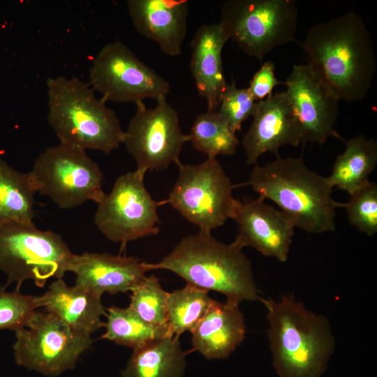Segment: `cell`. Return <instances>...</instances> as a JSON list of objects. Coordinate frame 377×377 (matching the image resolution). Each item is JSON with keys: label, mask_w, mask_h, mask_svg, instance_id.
Instances as JSON below:
<instances>
[{"label": "cell", "mask_w": 377, "mask_h": 377, "mask_svg": "<svg viewBox=\"0 0 377 377\" xmlns=\"http://www.w3.org/2000/svg\"><path fill=\"white\" fill-rule=\"evenodd\" d=\"M235 186H250L274 202L295 228L314 234L335 229L341 203L334 200L326 177L310 170L302 157L278 156L265 165H256L249 179Z\"/></svg>", "instance_id": "cell-3"}, {"label": "cell", "mask_w": 377, "mask_h": 377, "mask_svg": "<svg viewBox=\"0 0 377 377\" xmlns=\"http://www.w3.org/2000/svg\"><path fill=\"white\" fill-rule=\"evenodd\" d=\"M36 193L29 172L15 170L0 158V223L32 222Z\"/></svg>", "instance_id": "cell-24"}, {"label": "cell", "mask_w": 377, "mask_h": 377, "mask_svg": "<svg viewBox=\"0 0 377 377\" xmlns=\"http://www.w3.org/2000/svg\"><path fill=\"white\" fill-rule=\"evenodd\" d=\"M0 285V330H15L23 327L38 308L37 296L8 292Z\"/></svg>", "instance_id": "cell-31"}, {"label": "cell", "mask_w": 377, "mask_h": 377, "mask_svg": "<svg viewBox=\"0 0 377 377\" xmlns=\"http://www.w3.org/2000/svg\"><path fill=\"white\" fill-rule=\"evenodd\" d=\"M344 142L345 150L337 156L326 178L332 188L350 195L369 182V176L377 165V142L363 135Z\"/></svg>", "instance_id": "cell-23"}, {"label": "cell", "mask_w": 377, "mask_h": 377, "mask_svg": "<svg viewBox=\"0 0 377 377\" xmlns=\"http://www.w3.org/2000/svg\"><path fill=\"white\" fill-rule=\"evenodd\" d=\"M300 45L307 64L339 101L364 98L377 62L369 31L361 16L350 11L316 24Z\"/></svg>", "instance_id": "cell-1"}, {"label": "cell", "mask_w": 377, "mask_h": 377, "mask_svg": "<svg viewBox=\"0 0 377 377\" xmlns=\"http://www.w3.org/2000/svg\"><path fill=\"white\" fill-rule=\"evenodd\" d=\"M106 330L101 338L132 348L153 340L175 335L168 325H157L142 320L131 308L107 309Z\"/></svg>", "instance_id": "cell-25"}, {"label": "cell", "mask_w": 377, "mask_h": 377, "mask_svg": "<svg viewBox=\"0 0 377 377\" xmlns=\"http://www.w3.org/2000/svg\"><path fill=\"white\" fill-rule=\"evenodd\" d=\"M37 193L61 209L87 201L98 203L105 195L98 165L77 147L59 142L46 148L29 171Z\"/></svg>", "instance_id": "cell-8"}, {"label": "cell", "mask_w": 377, "mask_h": 377, "mask_svg": "<svg viewBox=\"0 0 377 377\" xmlns=\"http://www.w3.org/2000/svg\"><path fill=\"white\" fill-rule=\"evenodd\" d=\"M239 305L215 300L191 332L194 350L208 360L228 357L245 339L244 317Z\"/></svg>", "instance_id": "cell-21"}, {"label": "cell", "mask_w": 377, "mask_h": 377, "mask_svg": "<svg viewBox=\"0 0 377 377\" xmlns=\"http://www.w3.org/2000/svg\"><path fill=\"white\" fill-rule=\"evenodd\" d=\"M88 84L105 102L135 104L166 96L170 89L165 79L120 41L108 43L99 50L89 68Z\"/></svg>", "instance_id": "cell-12"}, {"label": "cell", "mask_w": 377, "mask_h": 377, "mask_svg": "<svg viewBox=\"0 0 377 377\" xmlns=\"http://www.w3.org/2000/svg\"><path fill=\"white\" fill-rule=\"evenodd\" d=\"M131 292L129 307L142 320L154 325H168V293L163 289L157 277L146 276Z\"/></svg>", "instance_id": "cell-28"}, {"label": "cell", "mask_w": 377, "mask_h": 377, "mask_svg": "<svg viewBox=\"0 0 377 377\" xmlns=\"http://www.w3.org/2000/svg\"><path fill=\"white\" fill-rule=\"evenodd\" d=\"M185 353L179 337L170 335L133 348L122 377H182Z\"/></svg>", "instance_id": "cell-22"}, {"label": "cell", "mask_w": 377, "mask_h": 377, "mask_svg": "<svg viewBox=\"0 0 377 377\" xmlns=\"http://www.w3.org/2000/svg\"><path fill=\"white\" fill-rule=\"evenodd\" d=\"M188 138L193 147L209 158L232 155L239 145L236 133L216 111H207L198 115Z\"/></svg>", "instance_id": "cell-27"}, {"label": "cell", "mask_w": 377, "mask_h": 377, "mask_svg": "<svg viewBox=\"0 0 377 377\" xmlns=\"http://www.w3.org/2000/svg\"><path fill=\"white\" fill-rule=\"evenodd\" d=\"M208 292L187 283L168 293V323L173 334L191 332L197 326L215 302Z\"/></svg>", "instance_id": "cell-26"}, {"label": "cell", "mask_w": 377, "mask_h": 377, "mask_svg": "<svg viewBox=\"0 0 377 377\" xmlns=\"http://www.w3.org/2000/svg\"><path fill=\"white\" fill-rule=\"evenodd\" d=\"M232 219L238 225L233 242L237 246H251L281 263L287 260L295 226L280 209L267 205L265 198L238 200Z\"/></svg>", "instance_id": "cell-15"}, {"label": "cell", "mask_w": 377, "mask_h": 377, "mask_svg": "<svg viewBox=\"0 0 377 377\" xmlns=\"http://www.w3.org/2000/svg\"><path fill=\"white\" fill-rule=\"evenodd\" d=\"M178 178L167 199L186 220L200 231L209 232L232 219L237 201L236 187L216 158L197 165L180 162Z\"/></svg>", "instance_id": "cell-9"}, {"label": "cell", "mask_w": 377, "mask_h": 377, "mask_svg": "<svg viewBox=\"0 0 377 377\" xmlns=\"http://www.w3.org/2000/svg\"><path fill=\"white\" fill-rule=\"evenodd\" d=\"M274 72V64L266 61L253 75L247 88L256 101L258 102L270 96L276 85L283 84L277 80Z\"/></svg>", "instance_id": "cell-32"}, {"label": "cell", "mask_w": 377, "mask_h": 377, "mask_svg": "<svg viewBox=\"0 0 377 377\" xmlns=\"http://www.w3.org/2000/svg\"><path fill=\"white\" fill-rule=\"evenodd\" d=\"M156 105L147 108L136 103V111L124 131L123 144L145 172L167 168L179 163V157L188 135L182 133L178 114L163 96Z\"/></svg>", "instance_id": "cell-13"}, {"label": "cell", "mask_w": 377, "mask_h": 377, "mask_svg": "<svg viewBox=\"0 0 377 377\" xmlns=\"http://www.w3.org/2000/svg\"><path fill=\"white\" fill-rule=\"evenodd\" d=\"M219 23L228 39L261 61L276 47L296 40L298 8L293 0H228Z\"/></svg>", "instance_id": "cell-7"}, {"label": "cell", "mask_w": 377, "mask_h": 377, "mask_svg": "<svg viewBox=\"0 0 377 377\" xmlns=\"http://www.w3.org/2000/svg\"><path fill=\"white\" fill-rule=\"evenodd\" d=\"M129 16L137 31L155 42L165 54L182 52L186 36L188 2L186 0H128Z\"/></svg>", "instance_id": "cell-18"}, {"label": "cell", "mask_w": 377, "mask_h": 377, "mask_svg": "<svg viewBox=\"0 0 377 377\" xmlns=\"http://www.w3.org/2000/svg\"><path fill=\"white\" fill-rule=\"evenodd\" d=\"M283 84L301 137L323 145L330 137L345 141L334 129L339 100L310 66L294 64Z\"/></svg>", "instance_id": "cell-14"}, {"label": "cell", "mask_w": 377, "mask_h": 377, "mask_svg": "<svg viewBox=\"0 0 377 377\" xmlns=\"http://www.w3.org/2000/svg\"><path fill=\"white\" fill-rule=\"evenodd\" d=\"M349 222L360 232L373 236L377 233V184L369 182L350 195L349 201L341 203Z\"/></svg>", "instance_id": "cell-29"}, {"label": "cell", "mask_w": 377, "mask_h": 377, "mask_svg": "<svg viewBox=\"0 0 377 377\" xmlns=\"http://www.w3.org/2000/svg\"><path fill=\"white\" fill-rule=\"evenodd\" d=\"M47 121L59 142L109 154L123 143L124 131L115 112L76 77L47 80Z\"/></svg>", "instance_id": "cell-5"}, {"label": "cell", "mask_w": 377, "mask_h": 377, "mask_svg": "<svg viewBox=\"0 0 377 377\" xmlns=\"http://www.w3.org/2000/svg\"><path fill=\"white\" fill-rule=\"evenodd\" d=\"M148 271L147 263L134 257L89 252L75 254L69 269L75 285L101 295L131 291Z\"/></svg>", "instance_id": "cell-17"}, {"label": "cell", "mask_w": 377, "mask_h": 377, "mask_svg": "<svg viewBox=\"0 0 377 377\" xmlns=\"http://www.w3.org/2000/svg\"><path fill=\"white\" fill-rule=\"evenodd\" d=\"M257 105L248 88H239L235 82L227 84L216 110L219 115L236 133L249 117L253 116Z\"/></svg>", "instance_id": "cell-30"}, {"label": "cell", "mask_w": 377, "mask_h": 377, "mask_svg": "<svg viewBox=\"0 0 377 377\" xmlns=\"http://www.w3.org/2000/svg\"><path fill=\"white\" fill-rule=\"evenodd\" d=\"M102 295L81 286H68L63 279L52 282L48 290L37 296L39 307L54 315L73 331L84 335L104 326L101 317L106 315Z\"/></svg>", "instance_id": "cell-20"}, {"label": "cell", "mask_w": 377, "mask_h": 377, "mask_svg": "<svg viewBox=\"0 0 377 377\" xmlns=\"http://www.w3.org/2000/svg\"><path fill=\"white\" fill-rule=\"evenodd\" d=\"M242 146L247 164L256 163L266 152L279 156V149L301 144L300 130L286 91L272 94L257 102Z\"/></svg>", "instance_id": "cell-16"}, {"label": "cell", "mask_w": 377, "mask_h": 377, "mask_svg": "<svg viewBox=\"0 0 377 377\" xmlns=\"http://www.w3.org/2000/svg\"><path fill=\"white\" fill-rule=\"evenodd\" d=\"M267 309L272 363L280 377H322L335 348L329 320L293 295L259 300Z\"/></svg>", "instance_id": "cell-2"}, {"label": "cell", "mask_w": 377, "mask_h": 377, "mask_svg": "<svg viewBox=\"0 0 377 377\" xmlns=\"http://www.w3.org/2000/svg\"><path fill=\"white\" fill-rule=\"evenodd\" d=\"M228 38L220 23L203 24L191 40L190 68L199 95L207 104V111H216L227 84L222 51Z\"/></svg>", "instance_id": "cell-19"}, {"label": "cell", "mask_w": 377, "mask_h": 377, "mask_svg": "<svg viewBox=\"0 0 377 377\" xmlns=\"http://www.w3.org/2000/svg\"><path fill=\"white\" fill-rule=\"evenodd\" d=\"M145 173L136 169L120 175L97 203L95 225L107 239L121 246L159 232L157 210L168 202L151 198L145 185Z\"/></svg>", "instance_id": "cell-11"}, {"label": "cell", "mask_w": 377, "mask_h": 377, "mask_svg": "<svg viewBox=\"0 0 377 377\" xmlns=\"http://www.w3.org/2000/svg\"><path fill=\"white\" fill-rule=\"evenodd\" d=\"M152 269H166L188 284L219 292L226 301L240 304L259 300L251 261L235 243L225 244L209 232L199 231L182 238Z\"/></svg>", "instance_id": "cell-4"}, {"label": "cell", "mask_w": 377, "mask_h": 377, "mask_svg": "<svg viewBox=\"0 0 377 377\" xmlns=\"http://www.w3.org/2000/svg\"><path fill=\"white\" fill-rule=\"evenodd\" d=\"M14 332L16 363L47 376L73 369L92 343L91 336L73 331L47 311H35L24 325Z\"/></svg>", "instance_id": "cell-10"}, {"label": "cell", "mask_w": 377, "mask_h": 377, "mask_svg": "<svg viewBox=\"0 0 377 377\" xmlns=\"http://www.w3.org/2000/svg\"><path fill=\"white\" fill-rule=\"evenodd\" d=\"M57 233L42 230L34 222L10 220L0 223V271L6 276L7 288L32 280L44 287L51 278L62 279L74 257Z\"/></svg>", "instance_id": "cell-6"}]
</instances>
